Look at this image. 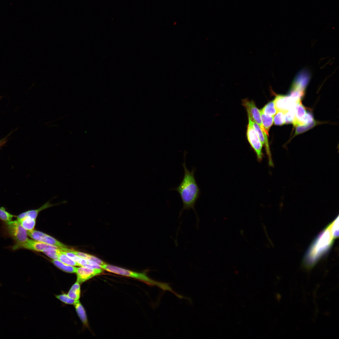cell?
<instances>
[{
  "mask_svg": "<svg viewBox=\"0 0 339 339\" xmlns=\"http://www.w3.org/2000/svg\"><path fill=\"white\" fill-rule=\"evenodd\" d=\"M184 156V162L182 164L184 170V176L179 185L172 190L176 191L179 193L183 205L179 216H181L185 210L192 209L198 222V217L195 207L196 202L201 194V190L195 177L196 169L194 167L190 171L187 168L185 163V155Z\"/></svg>",
  "mask_w": 339,
  "mask_h": 339,
  "instance_id": "obj_1",
  "label": "cell"
},
{
  "mask_svg": "<svg viewBox=\"0 0 339 339\" xmlns=\"http://www.w3.org/2000/svg\"><path fill=\"white\" fill-rule=\"evenodd\" d=\"M242 105L246 108L248 116L257 123L261 130L266 133L262 125L260 110L256 106L254 101L245 99L242 100Z\"/></svg>",
  "mask_w": 339,
  "mask_h": 339,
  "instance_id": "obj_9",
  "label": "cell"
},
{
  "mask_svg": "<svg viewBox=\"0 0 339 339\" xmlns=\"http://www.w3.org/2000/svg\"><path fill=\"white\" fill-rule=\"evenodd\" d=\"M77 313L80 319L83 324L88 325V320L85 311L83 306L78 300L73 304Z\"/></svg>",
  "mask_w": 339,
  "mask_h": 339,
  "instance_id": "obj_15",
  "label": "cell"
},
{
  "mask_svg": "<svg viewBox=\"0 0 339 339\" xmlns=\"http://www.w3.org/2000/svg\"><path fill=\"white\" fill-rule=\"evenodd\" d=\"M16 216L8 212L4 207H2L0 208V220L1 221H11L13 218H16Z\"/></svg>",
  "mask_w": 339,
  "mask_h": 339,
  "instance_id": "obj_22",
  "label": "cell"
},
{
  "mask_svg": "<svg viewBox=\"0 0 339 339\" xmlns=\"http://www.w3.org/2000/svg\"><path fill=\"white\" fill-rule=\"evenodd\" d=\"M17 220L23 227L27 231H31L34 230L35 225L36 219L29 217H26Z\"/></svg>",
  "mask_w": 339,
  "mask_h": 339,
  "instance_id": "obj_14",
  "label": "cell"
},
{
  "mask_svg": "<svg viewBox=\"0 0 339 339\" xmlns=\"http://www.w3.org/2000/svg\"><path fill=\"white\" fill-rule=\"evenodd\" d=\"M67 295L70 298L75 300H78L80 295V286L78 282L77 281L72 286Z\"/></svg>",
  "mask_w": 339,
  "mask_h": 339,
  "instance_id": "obj_19",
  "label": "cell"
},
{
  "mask_svg": "<svg viewBox=\"0 0 339 339\" xmlns=\"http://www.w3.org/2000/svg\"><path fill=\"white\" fill-rule=\"evenodd\" d=\"M317 123L316 121H314L309 124L297 126L294 136L302 133L309 130L316 125Z\"/></svg>",
  "mask_w": 339,
  "mask_h": 339,
  "instance_id": "obj_23",
  "label": "cell"
},
{
  "mask_svg": "<svg viewBox=\"0 0 339 339\" xmlns=\"http://www.w3.org/2000/svg\"><path fill=\"white\" fill-rule=\"evenodd\" d=\"M58 204H52L49 201L40 208L36 209L27 211L24 212L16 216L17 219L18 220L26 217H29L33 219H36L39 213L41 211L48 208L53 206L58 205Z\"/></svg>",
  "mask_w": 339,
  "mask_h": 339,
  "instance_id": "obj_12",
  "label": "cell"
},
{
  "mask_svg": "<svg viewBox=\"0 0 339 339\" xmlns=\"http://www.w3.org/2000/svg\"><path fill=\"white\" fill-rule=\"evenodd\" d=\"M0 232L3 237L11 239L13 244L22 243L29 239L27 231L17 219L7 222L2 221Z\"/></svg>",
  "mask_w": 339,
  "mask_h": 339,
  "instance_id": "obj_4",
  "label": "cell"
},
{
  "mask_svg": "<svg viewBox=\"0 0 339 339\" xmlns=\"http://www.w3.org/2000/svg\"><path fill=\"white\" fill-rule=\"evenodd\" d=\"M56 297L62 302L67 304H73L76 301L70 298L67 294H66L57 295L56 296Z\"/></svg>",
  "mask_w": 339,
  "mask_h": 339,
  "instance_id": "obj_27",
  "label": "cell"
},
{
  "mask_svg": "<svg viewBox=\"0 0 339 339\" xmlns=\"http://www.w3.org/2000/svg\"><path fill=\"white\" fill-rule=\"evenodd\" d=\"M62 251L67 256L79 264L81 266L91 269H102L101 265L94 261L83 258L70 252Z\"/></svg>",
  "mask_w": 339,
  "mask_h": 339,
  "instance_id": "obj_11",
  "label": "cell"
},
{
  "mask_svg": "<svg viewBox=\"0 0 339 339\" xmlns=\"http://www.w3.org/2000/svg\"><path fill=\"white\" fill-rule=\"evenodd\" d=\"M8 248L12 251L24 249L39 252H43L45 249L50 248L59 249L61 248L29 239L23 243L13 244L11 246H8Z\"/></svg>",
  "mask_w": 339,
  "mask_h": 339,
  "instance_id": "obj_5",
  "label": "cell"
},
{
  "mask_svg": "<svg viewBox=\"0 0 339 339\" xmlns=\"http://www.w3.org/2000/svg\"><path fill=\"white\" fill-rule=\"evenodd\" d=\"M260 110L264 114L268 116H273L277 112L274 100L268 103Z\"/></svg>",
  "mask_w": 339,
  "mask_h": 339,
  "instance_id": "obj_20",
  "label": "cell"
},
{
  "mask_svg": "<svg viewBox=\"0 0 339 339\" xmlns=\"http://www.w3.org/2000/svg\"><path fill=\"white\" fill-rule=\"evenodd\" d=\"M261 121L262 126L267 134L268 135V132L271 127L273 122V116H267L260 111Z\"/></svg>",
  "mask_w": 339,
  "mask_h": 339,
  "instance_id": "obj_18",
  "label": "cell"
},
{
  "mask_svg": "<svg viewBox=\"0 0 339 339\" xmlns=\"http://www.w3.org/2000/svg\"><path fill=\"white\" fill-rule=\"evenodd\" d=\"M101 268L108 272L139 280L151 286H156L164 291H170L169 284L154 281L143 273H139L113 265L105 264L101 265Z\"/></svg>",
  "mask_w": 339,
  "mask_h": 339,
  "instance_id": "obj_3",
  "label": "cell"
},
{
  "mask_svg": "<svg viewBox=\"0 0 339 339\" xmlns=\"http://www.w3.org/2000/svg\"><path fill=\"white\" fill-rule=\"evenodd\" d=\"M59 248H48L42 252L54 260H59Z\"/></svg>",
  "mask_w": 339,
  "mask_h": 339,
  "instance_id": "obj_24",
  "label": "cell"
},
{
  "mask_svg": "<svg viewBox=\"0 0 339 339\" xmlns=\"http://www.w3.org/2000/svg\"><path fill=\"white\" fill-rule=\"evenodd\" d=\"M295 115V108L286 112L285 115V123H292L294 120Z\"/></svg>",
  "mask_w": 339,
  "mask_h": 339,
  "instance_id": "obj_26",
  "label": "cell"
},
{
  "mask_svg": "<svg viewBox=\"0 0 339 339\" xmlns=\"http://www.w3.org/2000/svg\"><path fill=\"white\" fill-rule=\"evenodd\" d=\"M51 261L56 266L64 272L70 273L76 272L77 267L66 264L59 260H53Z\"/></svg>",
  "mask_w": 339,
  "mask_h": 339,
  "instance_id": "obj_17",
  "label": "cell"
},
{
  "mask_svg": "<svg viewBox=\"0 0 339 339\" xmlns=\"http://www.w3.org/2000/svg\"><path fill=\"white\" fill-rule=\"evenodd\" d=\"M61 250L73 253L83 258L94 261L100 265L105 264L104 262L93 256L69 249L67 247L62 248Z\"/></svg>",
  "mask_w": 339,
  "mask_h": 339,
  "instance_id": "obj_13",
  "label": "cell"
},
{
  "mask_svg": "<svg viewBox=\"0 0 339 339\" xmlns=\"http://www.w3.org/2000/svg\"><path fill=\"white\" fill-rule=\"evenodd\" d=\"M59 261L66 264L74 266H81L76 261L65 254L62 250H59L58 253Z\"/></svg>",
  "mask_w": 339,
  "mask_h": 339,
  "instance_id": "obj_21",
  "label": "cell"
},
{
  "mask_svg": "<svg viewBox=\"0 0 339 339\" xmlns=\"http://www.w3.org/2000/svg\"><path fill=\"white\" fill-rule=\"evenodd\" d=\"M286 112L282 111H278L276 113L273 118L274 125L282 126L285 124V115Z\"/></svg>",
  "mask_w": 339,
  "mask_h": 339,
  "instance_id": "obj_25",
  "label": "cell"
},
{
  "mask_svg": "<svg viewBox=\"0 0 339 339\" xmlns=\"http://www.w3.org/2000/svg\"><path fill=\"white\" fill-rule=\"evenodd\" d=\"M103 271L102 269H91L82 266L77 267L76 272L77 276V281L79 283H82L100 274Z\"/></svg>",
  "mask_w": 339,
  "mask_h": 339,
  "instance_id": "obj_10",
  "label": "cell"
},
{
  "mask_svg": "<svg viewBox=\"0 0 339 339\" xmlns=\"http://www.w3.org/2000/svg\"><path fill=\"white\" fill-rule=\"evenodd\" d=\"M27 232L28 235L34 240L59 248L67 247L53 237L39 231L33 230Z\"/></svg>",
  "mask_w": 339,
  "mask_h": 339,
  "instance_id": "obj_8",
  "label": "cell"
},
{
  "mask_svg": "<svg viewBox=\"0 0 339 339\" xmlns=\"http://www.w3.org/2000/svg\"><path fill=\"white\" fill-rule=\"evenodd\" d=\"M277 111L285 112L295 108L297 102L292 98L289 96L277 95L273 100Z\"/></svg>",
  "mask_w": 339,
  "mask_h": 339,
  "instance_id": "obj_7",
  "label": "cell"
},
{
  "mask_svg": "<svg viewBox=\"0 0 339 339\" xmlns=\"http://www.w3.org/2000/svg\"><path fill=\"white\" fill-rule=\"evenodd\" d=\"M335 238L329 225L315 241L307 252L304 261L306 269L312 268L319 259L330 248Z\"/></svg>",
  "mask_w": 339,
  "mask_h": 339,
  "instance_id": "obj_2",
  "label": "cell"
},
{
  "mask_svg": "<svg viewBox=\"0 0 339 339\" xmlns=\"http://www.w3.org/2000/svg\"><path fill=\"white\" fill-rule=\"evenodd\" d=\"M306 112L305 108L302 105L301 100L299 101L297 103L295 107V118L292 123L293 125L300 120L304 117Z\"/></svg>",
  "mask_w": 339,
  "mask_h": 339,
  "instance_id": "obj_16",
  "label": "cell"
},
{
  "mask_svg": "<svg viewBox=\"0 0 339 339\" xmlns=\"http://www.w3.org/2000/svg\"><path fill=\"white\" fill-rule=\"evenodd\" d=\"M247 139L255 152L258 160L261 161L262 158V144L252 126L248 123L246 132Z\"/></svg>",
  "mask_w": 339,
  "mask_h": 339,
  "instance_id": "obj_6",
  "label": "cell"
}]
</instances>
